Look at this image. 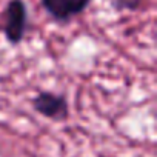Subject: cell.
<instances>
[{
  "label": "cell",
  "instance_id": "6da1fadb",
  "mask_svg": "<svg viewBox=\"0 0 157 157\" xmlns=\"http://www.w3.org/2000/svg\"><path fill=\"white\" fill-rule=\"evenodd\" d=\"M28 29V8L25 0H10L3 13V34L11 45L23 42Z\"/></svg>",
  "mask_w": 157,
  "mask_h": 157
},
{
  "label": "cell",
  "instance_id": "7a4b0ae2",
  "mask_svg": "<svg viewBox=\"0 0 157 157\" xmlns=\"http://www.w3.org/2000/svg\"><path fill=\"white\" fill-rule=\"evenodd\" d=\"M33 108L40 116L54 122H63L69 117V103L63 94L54 91H40L33 99Z\"/></svg>",
  "mask_w": 157,
  "mask_h": 157
},
{
  "label": "cell",
  "instance_id": "3957f363",
  "mask_svg": "<svg viewBox=\"0 0 157 157\" xmlns=\"http://www.w3.org/2000/svg\"><path fill=\"white\" fill-rule=\"evenodd\" d=\"M91 0H42L45 13L59 23H66L86 11Z\"/></svg>",
  "mask_w": 157,
  "mask_h": 157
},
{
  "label": "cell",
  "instance_id": "277c9868",
  "mask_svg": "<svg viewBox=\"0 0 157 157\" xmlns=\"http://www.w3.org/2000/svg\"><path fill=\"white\" fill-rule=\"evenodd\" d=\"M143 0H108L109 6L117 11V13H122V11H136L140 8Z\"/></svg>",
  "mask_w": 157,
  "mask_h": 157
}]
</instances>
